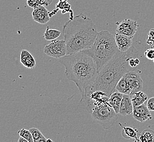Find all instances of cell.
<instances>
[{"mask_svg": "<svg viewBox=\"0 0 154 142\" xmlns=\"http://www.w3.org/2000/svg\"><path fill=\"white\" fill-rule=\"evenodd\" d=\"M137 141L142 142H154V131L150 129L143 131L139 137Z\"/></svg>", "mask_w": 154, "mask_h": 142, "instance_id": "cell-19", "label": "cell"}, {"mask_svg": "<svg viewBox=\"0 0 154 142\" xmlns=\"http://www.w3.org/2000/svg\"><path fill=\"white\" fill-rule=\"evenodd\" d=\"M18 133L19 136L26 139L28 142H34L33 137L30 130L22 129L19 131Z\"/></svg>", "mask_w": 154, "mask_h": 142, "instance_id": "cell-22", "label": "cell"}, {"mask_svg": "<svg viewBox=\"0 0 154 142\" xmlns=\"http://www.w3.org/2000/svg\"><path fill=\"white\" fill-rule=\"evenodd\" d=\"M32 16L34 21L41 25L46 24L51 18L49 12L45 6H40L34 8Z\"/></svg>", "mask_w": 154, "mask_h": 142, "instance_id": "cell-10", "label": "cell"}, {"mask_svg": "<svg viewBox=\"0 0 154 142\" xmlns=\"http://www.w3.org/2000/svg\"><path fill=\"white\" fill-rule=\"evenodd\" d=\"M122 131V135L125 138L127 139H135V141L137 140L138 131L130 127H123Z\"/></svg>", "mask_w": 154, "mask_h": 142, "instance_id": "cell-17", "label": "cell"}, {"mask_svg": "<svg viewBox=\"0 0 154 142\" xmlns=\"http://www.w3.org/2000/svg\"><path fill=\"white\" fill-rule=\"evenodd\" d=\"M65 67L66 77L77 86L81 95L80 103H85L87 93L98 75L96 62L82 51L72 53L59 59Z\"/></svg>", "mask_w": 154, "mask_h": 142, "instance_id": "cell-2", "label": "cell"}, {"mask_svg": "<svg viewBox=\"0 0 154 142\" xmlns=\"http://www.w3.org/2000/svg\"><path fill=\"white\" fill-rule=\"evenodd\" d=\"M29 130L32 134L34 142H47V139L38 129L32 127Z\"/></svg>", "mask_w": 154, "mask_h": 142, "instance_id": "cell-20", "label": "cell"}, {"mask_svg": "<svg viewBox=\"0 0 154 142\" xmlns=\"http://www.w3.org/2000/svg\"><path fill=\"white\" fill-rule=\"evenodd\" d=\"M119 50L114 35L109 31H102L98 33L92 46L83 51L92 58L99 72Z\"/></svg>", "mask_w": 154, "mask_h": 142, "instance_id": "cell-4", "label": "cell"}, {"mask_svg": "<svg viewBox=\"0 0 154 142\" xmlns=\"http://www.w3.org/2000/svg\"><path fill=\"white\" fill-rule=\"evenodd\" d=\"M145 56L150 60H154V48H150L145 51Z\"/></svg>", "mask_w": 154, "mask_h": 142, "instance_id": "cell-24", "label": "cell"}, {"mask_svg": "<svg viewBox=\"0 0 154 142\" xmlns=\"http://www.w3.org/2000/svg\"><path fill=\"white\" fill-rule=\"evenodd\" d=\"M18 142H28V141H27V140H26V139H25L24 138H23V137H20V138H19Z\"/></svg>", "mask_w": 154, "mask_h": 142, "instance_id": "cell-27", "label": "cell"}, {"mask_svg": "<svg viewBox=\"0 0 154 142\" xmlns=\"http://www.w3.org/2000/svg\"><path fill=\"white\" fill-rule=\"evenodd\" d=\"M62 34L61 31L56 29H51L49 26H47L43 37L47 40H57Z\"/></svg>", "mask_w": 154, "mask_h": 142, "instance_id": "cell-18", "label": "cell"}, {"mask_svg": "<svg viewBox=\"0 0 154 142\" xmlns=\"http://www.w3.org/2000/svg\"><path fill=\"white\" fill-rule=\"evenodd\" d=\"M43 52L47 55L55 59H59L64 56L67 54V48L65 40H52L51 43L44 47Z\"/></svg>", "mask_w": 154, "mask_h": 142, "instance_id": "cell-6", "label": "cell"}, {"mask_svg": "<svg viewBox=\"0 0 154 142\" xmlns=\"http://www.w3.org/2000/svg\"><path fill=\"white\" fill-rule=\"evenodd\" d=\"M91 113L93 121L105 130L113 126L119 117L109 102L94 107Z\"/></svg>", "mask_w": 154, "mask_h": 142, "instance_id": "cell-5", "label": "cell"}, {"mask_svg": "<svg viewBox=\"0 0 154 142\" xmlns=\"http://www.w3.org/2000/svg\"><path fill=\"white\" fill-rule=\"evenodd\" d=\"M53 0H27L28 6L35 8L40 6H48L52 3Z\"/></svg>", "mask_w": 154, "mask_h": 142, "instance_id": "cell-21", "label": "cell"}, {"mask_svg": "<svg viewBox=\"0 0 154 142\" xmlns=\"http://www.w3.org/2000/svg\"><path fill=\"white\" fill-rule=\"evenodd\" d=\"M153 61H154V60H153Z\"/></svg>", "mask_w": 154, "mask_h": 142, "instance_id": "cell-28", "label": "cell"}, {"mask_svg": "<svg viewBox=\"0 0 154 142\" xmlns=\"http://www.w3.org/2000/svg\"><path fill=\"white\" fill-rule=\"evenodd\" d=\"M115 89L123 94L130 95L131 87L128 79L123 75V77L118 81Z\"/></svg>", "mask_w": 154, "mask_h": 142, "instance_id": "cell-15", "label": "cell"}, {"mask_svg": "<svg viewBox=\"0 0 154 142\" xmlns=\"http://www.w3.org/2000/svg\"><path fill=\"white\" fill-rule=\"evenodd\" d=\"M123 76L127 78L130 81L131 87V93L130 95L142 91L143 85V81L138 73L134 71H130L124 74Z\"/></svg>", "mask_w": 154, "mask_h": 142, "instance_id": "cell-8", "label": "cell"}, {"mask_svg": "<svg viewBox=\"0 0 154 142\" xmlns=\"http://www.w3.org/2000/svg\"><path fill=\"white\" fill-rule=\"evenodd\" d=\"M132 114L134 119L140 123L150 120L152 119L150 110L144 104L134 107Z\"/></svg>", "mask_w": 154, "mask_h": 142, "instance_id": "cell-9", "label": "cell"}, {"mask_svg": "<svg viewBox=\"0 0 154 142\" xmlns=\"http://www.w3.org/2000/svg\"><path fill=\"white\" fill-rule=\"evenodd\" d=\"M20 62L28 69H34L36 67V61L34 57L27 50L23 49L20 53Z\"/></svg>", "mask_w": 154, "mask_h": 142, "instance_id": "cell-13", "label": "cell"}, {"mask_svg": "<svg viewBox=\"0 0 154 142\" xmlns=\"http://www.w3.org/2000/svg\"><path fill=\"white\" fill-rule=\"evenodd\" d=\"M146 105L150 111H154V97L149 99L147 102Z\"/></svg>", "mask_w": 154, "mask_h": 142, "instance_id": "cell-25", "label": "cell"}, {"mask_svg": "<svg viewBox=\"0 0 154 142\" xmlns=\"http://www.w3.org/2000/svg\"><path fill=\"white\" fill-rule=\"evenodd\" d=\"M115 38L118 49L120 52H126L132 46L133 38L116 33Z\"/></svg>", "mask_w": 154, "mask_h": 142, "instance_id": "cell-11", "label": "cell"}, {"mask_svg": "<svg viewBox=\"0 0 154 142\" xmlns=\"http://www.w3.org/2000/svg\"><path fill=\"white\" fill-rule=\"evenodd\" d=\"M62 33L67 48L66 55H69L89 49L98 32L92 19L81 13L65 22Z\"/></svg>", "mask_w": 154, "mask_h": 142, "instance_id": "cell-3", "label": "cell"}, {"mask_svg": "<svg viewBox=\"0 0 154 142\" xmlns=\"http://www.w3.org/2000/svg\"><path fill=\"white\" fill-rule=\"evenodd\" d=\"M133 108L134 107L130 95L123 94L120 106L119 114L123 117L131 114L133 111Z\"/></svg>", "mask_w": 154, "mask_h": 142, "instance_id": "cell-12", "label": "cell"}, {"mask_svg": "<svg viewBox=\"0 0 154 142\" xmlns=\"http://www.w3.org/2000/svg\"><path fill=\"white\" fill-rule=\"evenodd\" d=\"M138 28V24L136 21L130 19H126L117 25L116 32L117 34L133 38L137 31Z\"/></svg>", "mask_w": 154, "mask_h": 142, "instance_id": "cell-7", "label": "cell"}, {"mask_svg": "<svg viewBox=\"0 0 154 142\" xmlns=\"http://www.w3.org/2000/svg\"><path fill=\"white\" fill-rule=\"evenodd\" d=\"M57 8L58 9H62L63 11H65V13H67L69 11H71V6L67 2L66 0H59L58 3L56 5Z\"/></svg>", "mask_w": 154, "mask_h": 142, "instance_id": "cell-23", "label": "cell"}, {"mask_svg": "<svg viewBox=\"0 0 154 142\" xmlns=\"http://www.w3.org/2000/svg\"><path fill=\"white\" fill-rule=\"evenodd\" d=\"M146 43L149 45H151L152 44L154 43V35L149 36Z\"/></svg>", "mask_w": 154, "mask_h": 142, "instance_id": "cell-26", "label": "cell"}, {"mask_svg": "<svg viewBox=\"0 0 154 142\" xmlns=\"http://www.w3.org/2000/svg\"><path fill=\"white\" fill-rule=\"evenodd\" d=\"M133 107L144 104L148 99V96L142 91L130 95Z\"/></svg>", "mask_w": 154, "mask_h": 142, "instance_id": "cell-16", "label": "cell"}, {"mask_svg": "<svg viewBox=\"0 0 154 142\" xmlns=\"http://www.w3.org/2000/svg\"><path fill=\"white\" fill-rule=\"evenodd\" d=\"M138 55V50L134 46H131L124 52L119 50L99 72L94 83L87 93L85 103L89 95L95 91H102L110 97L115 91L117 83L123 75L136 70L130 66L129 61Z\"/></svg>", "mask_w": 154, "mask_h": 142, "instance_id": "cell-1", "label": "cell"}, {"mask_svg": "<svg viewBox=\"0 0 154 142\" xmlns=\"http://www.w3.org/2000/svg\"><path fill=\"white\" fill-rule=\"evenodd\" d=\"M123 93L119 91H115L111 95L109 99V103L118 114H119L121 102L123 97Z\"/></svg>", "mask_w": 154, "mask_h": 142, "instance_id": "cell-14", "label": "cell"}]
</instances>
